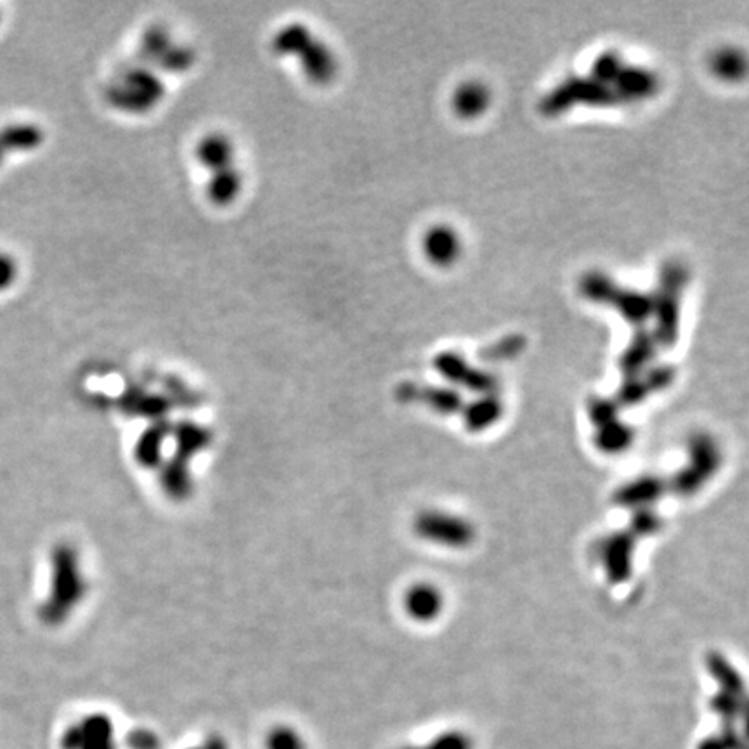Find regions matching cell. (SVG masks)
<instances>
[{"instance_id":"1","label":"cell","mask_w":749,"mask_h":749,"mask_svg":"<svg viewBox=\"0 0 749 749\" xmlns=\"http://www.w3.org/2000/svg\"><path fill=\"white\" fill-rule=\"evenodd\" d=\"M196 162L200 163L207 186L205 193L215 207L238 202L245 177L235 141L224 132H209L196 143Z\"/></svg>"},{"instance_id":"2","label":"cell","mask_w":749,"mask_h":749,"mask_svg":"<svg viewBox=\"0 0 749 749\" xmlns=\"http://www.w3.org/2000/svg\"><path fill=\"white\" fill-rule=\"evenodd\" d=\"M271 47L281 58H294L313 85H330L339 75L335 51L304 23H288L276 30Z\"/></svg>"},{"instance_id":"3","label":"cell","mask_w":749,"mask_h":749,"mask_svg":"<svg viewBox=\"0 0 749 749\" xmlns=\"http://www.w3.org/2000/svg\"><path fill=\"white\" fill-rule=\"evenodd\" d=\"M163 94L165 87L162 82L153 73L144 70L125 73L110 92L115 105L129 113H144L155 108L162 101Z\"/></svg>"},{"instance_id":"4","label":"cell","mask_w":749,"mask_h":749,"mask_svg":"<svg viewBox=\"0 0 749 749\" xmlns=\"http://www.w3.org/2000/svg\"><path fill=\"white\" fill-rule=\"evenodd\" d=\"M689 458V465L678 472L673 481V488L680 495L697 493L703 488L704 482L717 474L720 467V450L710 437H697L696 441H692Z\"/></svg>"},{"instance_id":"5","label":"cell","mask_w":749,"mask_h":749,"mask_svg":"<svg viewBox=\"0 0 749 749\" xmlns=\"http://www.w3.org/2000/svg\"><path fill=\"white\" fill-rule=\"evenodd\" d=\"M418 536L441 547H469L474 541V526L456 515L443 512H425L415 524Z\"/></svg>"},{"instance_id":"6","label":"cell","mask_w":749,"mask_h":749,"mask_svg":"<svg viewBox=\"0 0 749 749\" xmlns=\"http://www.w3.org/2000/svg\"><path fill=\"white\" fill-rule=\"evenodd\" d=\"M588 297H592L593 300H602V302H613L614 307H618L621 313L625 314L626 318H630V321H645V318L649 316L654 306L651 304L649 297H645L642 294H635L630 290H619L614 287L611 281L607 280L606 276H600V274H592L587 276V280L583 281V288H581Z\"/></svg>"},{"instance_id":"7","label":"cell","mask_w":749,"mask_h":749,"mask_svg":"<svg viewBox=\"0 0 749 749\" xmlns=\"http://www.w3.org/2000/svg\"><path fill=\"white\" fill-rule=\"evenodd\" d=\"M687 281V274L682 266H668L665 268L661 295L658 297L659 328L658 339L663 344L671 346L677 340L678 326V295Z\"/></svg>"},{"instance_id":"8","label":"cell","mask_w":749,"mask_h":749,"mask_svg":"<svg viewBox=\"0 0 749 749\" xmlns=\"http://www.w3.org/2000/svg\"><path fill=\"white\" fill-rule=\"evenodd\" d=\"M635 536L630 533H616L602 547V564L607 578L613 583H623L633 573Z\"/></svg>"},{"instance_id":"9","label":"cell","mask_w":749,"mask_h":749,"mask_svg":"<svg viewBox=\"0 0 749 749\" xmlns=\"http://www.w3.org/2000/svg\"><path fill=\"white\" fill-rule=\"evenodd\" d=\"M424 255L437 268H450L462 255V238L450 226L427 229L422 240Z\"/></svg>"},{"instance_id":"10","label":"cell","mask_w":749,"mask_h":749,"mask_svg":"<svg viewBox=\"0 0 749 749\" xmlns=\"http://www.w3.org/2000/svg\"><path fill=\"white\" fill-rule=\"evenodd\" d=\"M436 366L439 372L456 384L470 387V391L474 389V391L484 392V394H491L493 387L496 385L495 378L488 373L477 372L474 368H470L465 363V359L455 356V354H441L436 359Z\"/></svg>"},{"instance_id":"11","label":"cell","mask_w":749,"mask_h":749,"mask_svg":"<svg viewBox=\"0 0 749 749\" xmlns=\"http://www.w3.org/2000/svg\"><path fill=\"white\" fill-rule=\"evenodd\" d=\"M404 607H406V613L410 614L415 621L429 623L443 613V593L439 592V588L434 585L420 583L408 590L404 599Z\"/></svg>"},{"instance_id":"12","label":"cell","mask_w":749,"mask_h":749,"mask_svg":"<svg viewBox=\"0 0 749 749\" xmlns=\"http://www.w3.org/2000/svg\"><path fill=\"white\" fill-rule=\"evenodd\" d=\"M491 92L488 85L479 80H467L456 87L451 105L456 115L462 118H477L488 110Z\"/></svg>"},{"instance_id":"13","label":"cell","mask_w":749,"mask_h":749,"mask_svg":"<svg viewBox=\"0 0 749 749\" xmlns=\"http://www.w3.org/2000/svg\"><path fill=\"white\" fill-rule=\"evenodd\" d=\"M665 489V484L658 477H640L619 489L616 493V502L623 507L647 509L652 502L661 498Z\"/></svg>"},{"instance_id":"14","label":"cell","mask_w":749,"mask_h":749,"mask_svg":"<svg viewBox=\"0 0 749 749\" xmlns=\"http://www.w3.org/2000/svg\"><path fill=\"white\" fill-rule=\"evenodd\" d=\"M502 401H498L495 396L486 394L484 398L479 399L476 403L470 404L465 410V424L469 427L470 432H481L495 424L502 417Z\"/></svg>"},{"instance_id":"15","label":"cell","mask_w":749,"mask_h":749,"mask_svg":"<svg viewBox=\"0 0 749 749\" xmlns=\"http://www.w3.org/2000/svg\"><path fill=\"white\" fill-rule=\"evenodd\" d=\"M710 65L711 72L715 73L718 79L727 80V82L741 79L746 72V58L743 53H739L732 47L718 49L717 53L713 54Z\"/></svg>"},{"instance_id":"16","label":"cell","mask_w":749,"mask_h":749,"mask_svg":"<svg viewBox=\"0 0 749 749\" xmlns=\"http://www.w3.org/2000/svg\"><path fill=\"white\" fill-rule=\"evenodd\" d=\"M595 443L604 453H621L632 446L633 430L614 420L611 424L600 427Z\"/></svg>"},{"instance_id":"17","label":"cell","mask_w":749,"mask_h":749,"mask_svg":"<svg viewBox=\"0 0 749 749\" xmlns=\"http://www.w3.org/2000/svg\"><path fill=\"white\" fill-rule=\"evenodd\" d=\"M654 358V347H652V340L645 339L644 335H639L637 339L633 340L628 351L623 354L621 359V366L625 370L628 377H637V373L640 370H644V366L649 363V359Z\"/></svg>"},{"instance_id":"18","label":"cell","mask_w":749,"mask_h":749,"mask_svg":"<svg viewBox=\"0 0 749 749\" xmlns=\"http://www.w3.org/2000/svg\"><path fill=\"white\" fill-rule=\"evenodd\" d=\"M21 276V264L18 257L6 248H0V294L13 290Z\"/></svg>"},{"instance_id":"19","label":"cell","mask_w":749,"mask_h":749,"mask_svg":"<svg viewBox=\"0 0 749 749\" xmlns=\"http://www.w3.org/2000/svg\"><path fill=\"white\" fill-rule=\"evenodd\" d=\"M410 749H474V741L469 734L462 730H448L439 736L434 737L432 741Z\"/></svg>"},{"instance_id":"20","label":"cell","mask_w":749,"mask_h":749,"mask_svg":"<svg viewBox=\"0 0 749 749\" xmlns=\"http://www.w3.org/2000/svg\"><path fill=\"white\" fill-rule=\"evenodd\" d=\"M425 401L429 403L430 408L448 415V413H455L456 410H460L462 398H460L458 392L451 391V389L432 387L425 392Z\"/></svg>"},{"instance_id":"21","label":"cell","mask_w":749,"mask_h":749,"mask_svg":"<svg viewBox=\"0 0 749 749\" xmlns=\"http://www.w3.org/2000/svg\"><path fill=\"white\" fill-rule=\"evenodd\" d=\"M632 528L639 536H651L661 529V521L651 510L642 509L633 515Z\"/></svg>"},{"instance_id":"22","label":"cell","mask_w":749,"mask_h":749,"mask_svg":"<svg viewBox=\"0 0 749 749\" xmlns=\"http://www.w3.org/2000/svg\"><path fill=\"white\" fill-rule=\"evenodd\" d=\"M616 403H609V401H593L590 406V418H592L593 425L595 427H604V425L611 424L616 420Z\"/></svg>"},{"instance_id":"23","label":"cell","mask_w":749,"mask_h":749,"mask_svg":"<svg viewBox=\"0 0 749 749\" xmlns=\"http://www.w3.org/2000/svg\"><path fill=\"white\" fill-rule=\"evenodd\" d=\"M2 21H4V13H2V7H0V27H2Z\"/></svg>"}]
</instances>
